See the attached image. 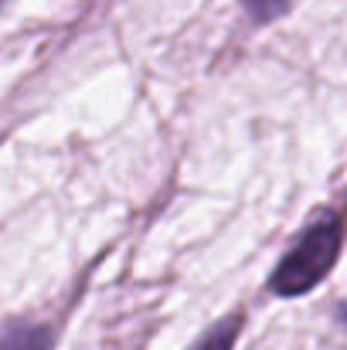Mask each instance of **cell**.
<instances>
[{
  "label": "cell",
  "mask_w": 347,
  "mask_h": 350,
  "mask_svg": "<svg viewBox=\"0 0 347 350\" xmlns=\"http://www.w3.org/2000/svg\"><path fill=\"white\" fill-rule=\"evenodd\" d=\"M55 347V330L48 323L14 317L0 327V350H51Z\"/></svg>",
  "instance_id": "obj_2"
},
{
  "label": "cell",
  "mask_w": 347,
  "mask_h": 350,
  "mask_svg": "<svg viewBox=\"0 0 347 350\" xmlns=\"http://www.w3.org/2000/svg\"><path fill=\"white\" fill-rule=\"evenodd\" d=\"M238 3L252 24H272V21L286 17L296 0H238Z\"/></svg>",
  "instance_id": "obj_4"
},
{
  "label": "cell",
  "mask_w": 347,
  "mask_h": 350,
  "mask_svg": "<svg viewBox=\"0 0 347 350\" xmlns=\"http://www.w3.org/2000/svg\"><path fill=\"white\" fill-rule=\"evenodd\" d=\"M347 241V211L320 208L293 238V245L279 255L276 269L266 279V289L276 299H300L313 293L337 265Z\"/></svg>",
  "instance_id": "obj_1"
},
{
  "label": "cell",
  "mask_w": 347,
  "mask_h": 350,
  "mask_svg": "<svg viewBox=\"0 0 347 350\" xmlns=\"http://www.w3.org/2000/svg\"><path fill=\"white\" fill-rule=\"evenodd\" d=\"M242 330H245V310H231L222 320H215L188 350H235Z\"/></svg>",
  "instance_id": "obj_3"
},
{
  "label": "cell",
  "mask_w": 347,
  "mask_h": 350,
  "mask_svg": "<svg viewBox=\"0 0 347 350\" xmlns=\"http://www.w3.org/2000/svg\"><path fill=\"white\" fill-rule=\"evenodd\" d=\"M334 320H337V327L347 334V299H341V306H337V313H334Z\"/></svg>",
  "instance_id": "obj_5"
}]
</instances>
